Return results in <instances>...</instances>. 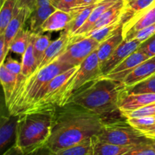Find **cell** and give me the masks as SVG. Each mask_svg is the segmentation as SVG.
I'll use <instances>...</instances> for the list:
<instances>
[{
    "label": "cell",
    "mask_w": 155,
    "mask_h": 155,
    "mask_svg": "<svg viewBox=\"0 0 155 155\" xmlns=\"http://www.w3.org/2000/svg\"><path fill=\"white\" fill-rule=\"evenodd\" d=\"M98 2H100V1H102V0H97Z\"/></svg>",
    "instance_id": "obj_45"
},
{
    "label": "cell",
    "mask_w": 155,
    "mask_h": 155,
    "mask_svg": "<svg viewBox=\"0 0 155 155\" xmlns=\"http://www.w3.org/2000/svg\"><path fill=\"white\" fill-rule=\"evenodd\" d=\"M125 89L124 83L99 77L80 88L67 103L98 115L104 124L124 120L127 119L120 120L124 117L119 109V101Z\"/></svg>",
    "instance_id": "obj_2"
},
{
    "label": "cell",
    "mask_w": 155,
    "mask_h": 155,
    "mask_svg": "<svg viewBox=\"0 0 155 155\" xmlns=\"http://www.w3.org/2000/svg\"><path fill=\"white\" fill-rule=\"evenodd\" d=\"M138 50L145 53L149 58L155 56V34L144 41L138 48Z\"/></svg>",
    "instance_id": "obj_36"
},
{
    "label": "cell",
    "mask_w": 155,
    "mask_h": 155,
    "mask_svg": "<svg viewBox=\"0 0 155 155\" xmlns=\"http://www.w3.org/2000/svg\"><path fill=\"white\" fill-rule=\"evenodd\" d=\"M30 15H31V11L30 9L25 7L19 8L17 5L15 15L8 24L3 34L5 43L6 54H8V53L9 52L11 42H12L15 36L18 34L20 30L23 28L25 21L30 18Z\"/></svg>",
    "instance_id": "obj_13"
},
{
    "label": "cell",
    "mask_w": 155,
    "mask_h": 155,
    "mask_svg": "<svg viewBox=\"0 0 155 155\" xmlns=\"http://www.w3.org/2000/svg\"><path fill=\"white\" fill-rule=\"evenodd\" d=\"M145 135L146 137L149 138V139H153V140H155V133H145Z\"/></svg>",
    "instance_id": "obj_43"
},
{
    "label": "cell",
    "mask_w": 155,
    "mask_h": 155,
    "mask_svg": "<svg viewBox=\"0 0 155 155\" xmlns=\"http://www.w3.org/2000/svg\"><path fill=\"white\" fill-rule=\"evenodd\" d=\"M99 45V42L91 36L72 37L66 48L56 59L71 67L80 66Z\"/></svg>",
    "instance_id": "obj_8"
},
{
    "label": "cell",
    "mask_w": 155,
    "mask_h": 155,
    "mask_svg": "<svg viewBox=\"0 0 155 155\" xmlns=\"http://www.w3.org/2000/svg\"><path fill=\"white\" fill-rule=\"evenodd\" d=\"M127 5L126 0H118L114 5L109 8L96 21V22L93 24L89 32L95 30L96 29L100 28V27H104L108 24H112L116 21H120L121 15H122L123 12ZM88 32V33H89ZM84 36V35H83Z\"/></svg>",
    "instance_id": "obj_19"
},
{
    "label": "cell",
    "mask_w": 155,
    "mask_h": 155,
    "mask_svg": "<svg viewBox=\"0 0 155 155\" xmlns=\"http://www.w3.org/2000/svg\"><path fill=\"white\" fill-rule=\"evenodd\" d=\"M51 3L58 10L70 12L73 8L77 6V0H51Z\"/></svg>",
    "instance_id": "obj_37"
},
{
    "label": "cell",
    "mask_w": 155,
    "mask_h": 155,
    "mask_svg": "<svg viewBox=\"0 0 155 155\" xmlns=\"http://www.w3.org/2000/svg\"><path fill=\"white\" fill-rule=\"evenodd\" d=\"M96 4L97 3L89 5L76 6L70 11L69 13L71 15V20L66 29L69 32L71 37L87 21Z\"/></svg>",
    "instance_id": "obj_18"
},
{
    "label": "cell",
    "mask_w": 155,
    "mask_h": 155,
    "mask_svg": "<svg viewBox=\"0 0 155 155\" xmlns=\"http://www.w3.org/2000/svg\"><path fill=\"white\" fill-rule=\"evenodd\" d=\"M55 7L52 5L36 7L32 12L30 18V30L33 33H42V27L47 18L55 11Z\"/></svg>",
    "instance_id": "obj_23"
},
{
    "label": "cell",
    "mask_w": 155,
    "mask_h": 155,
    "mask_svg": "<svg viewBox=\"0 0 155 155\" xmlns=\"http://www.w3.org/2000/svg\"><path fill=\"white\" fill-rule=\"evenodd\" d=\"M120 24H122L120 21H116V22H114L107 26H104V27H100V28L96 29V30L89 32V33H87L86 34H85L84 36H78V37L91 36V37L93 38L95 40H96L97 42H98L99 43H101L103 41H104L105 39H107L109 36H111Z\"/></svg>",
    "instance_id": "obj_31"
},
{
    "label": "cell",
    "mask_w": 155,
    "mask_h": 155,
    "mask_svg": "<svg viewBox=\"0 0 155 155\" xmlns=\"http://www.w3.org/2000/svg\"><path fill=\"white\" fill-rule=\"evenodd\" d=\"M142 43L136 39H124L101 67V76L106 75L110 72L124 59L136 51Z\"/></svg>",
    "instance_id": "obj_9"
},
{
    "label": "cell",
    "mask_w": 155,
    "mask_h": 155,
    "mask_svg": "<svg viewBox=\"0 0 155 155\" xmlns=\"http://www.w3.org/2000/svg\"><path fill=\"white\" fill-rule=\"evenodd\" d=\"M133 1H134V0H126V2H127V5H129L130 3L133 2Z\"/></svg>",
    "instance_id": "obj_44"
},
{
    "label": "cell",
    "mask_w": 155,
    "mask_h": 155,
    "mask_svg": "<svg viewBox=\"0 0 155 155\" xmlns=\"http://www.w3.org/2000/svg\"><path fill=\"white\" fill-rule=\"evenodd\" d=\"M125 92L127 94L147 93V92L155 93V74L149 78L135 86L126 87Z\"/></svg>",
    "instance_id": "obj_32"
},
{
    "label": "cell",
    "mask_w": 155,
    "mask_h": 155,
    "mask_svg": "<svg viewBox=\"0 0 155 155\" xmlns=\"http://www.w3.org/2000/svg\"><path fill=\"white\" fill-rule=\"evenodd\" d=\"M98 2L97 0H77V6L80 5H89Z\"/></svg>",
    "instance_id": "obj_41"
},
{
    "label": "cell",
    "mask_w": 155,
    "mask_h": 155,
    "mask_svg": "<svg viewBox=\"0 0 155 155\" xmlns=\"http://www.w3.org/2000/svg\"><path fill=\"white\" fill-rule=\"evenodd\" d=\"M96 136L103 142L123 146H136L153 140L130 125L126 120L104 124Z\"/></svg>",
    "instance_id": "obj_5"
},
{
    "label": "cell",
    "mask_w": 155,
    "mask_h": 155,
    "mask_svg": "<svg viewBox=\"0 0 155 155\" xmlns=\"http://www.w3.org/2000/svg\"><path fill=\"white\" fill-rule=\"evenodd\" d=\"M121 113L126 119L145 116H155V102L144 106L139 109H136V110L124 111Z\"/></svg>",
    "instance_id": "obj_34"
},
{
    "label": "cell",
    "mask_w": 155,
    "mask_h": 155,
    "mask_svg": "<svg viewBox=\"0 0 155 155\" xmlns=\"http://www.w3.org/2000/svg\"><path fill=\"white\" fill-rule=\"evenodd\" d=\"M104 122L98 115L72 103L56 108L51 134L44 149L56 155L85 139L99 134Z\"/></svg>",
    "instance_id": "obj_1"
},
{
    "label": "cell",
    "mask_w": 155,
    "mask_h": 155,
    "mask_svg": "<svg viewBox=\"0 0 155 155\" xmlns=\"http://www.w3.org/2000/svg\"><path fill=\"white\" fill-rule=\"evenodd\" d=\"M56 108L45 106L19 114L16 141L8 153L15 150L17 154H30L44 149L51 134Z\"/></svg>",
    "instance_id": "obj_3"
},
{
    "label": "cell",
    "mask_w": 155,
    "mask_h": 155,
    "mask_svg": "<svg viewBox=\"0 0 155 155\" xmlns=\"http://www.w3.org/2000/svg\"><path fill=\"white\" fill-rule=\"evenodd\" d=\"M100 76L101 67L96 49L91 53L79 66V69L74 74L72 81L67 89L63 105L68 102V99L80 88Z\"/></svg>",
    "instance_id": "obj_7"
},
{
    "label": "cell",
    "mask_w": 155,
    "mask_h": 155,
    "mask_svg": "<svg viewBox=\"0 0 155 155\" xmlns=\"http://www.w3.org/2000/svg\"><path fill=\"white\" fill-rule=\"evenodd\" d=\"M73 68L55 59L47 66L36 70L17 92L8 105L9 114L19 115L33 108L50 81L61 73Z\"/></svg>",
    "instance_id": "obj_4"
},
{
    "label": "cell",
    "mask_w": 155,
    "mask_h": 155,
    "mask_svg": "<svg viewBox=\"0 0 155 155\" xmlns=\"http://www.w3.org/2000/svg\"><path fill=\"white\" fill-rule=\"evenodd\" d=\"M155 74V56L148 58L134 68L124 80L126 87L135 86Z\"/></svg>",
    "instance_id": "obj_16"
},
{
    "label": "cell",
    "mask_w": 155,
    "mask_h": 155,
    "mask_svg": "<svg viewBox=\"0 0 155 155\" xmlns=\"http://www.w3.org/2000/svg\"><path fill=\"white\" fill-rule=\"evenodd\" d=\"M118 0H102V1L98 2L92 10V13L89 15L87 21L85 22L81 27V28L79 29L77 33L72 36V37H78V36H82L87 33L91 29V27L93 26V24L96 22L97 20L109 8L111 7L113 5L117 2Z\"/></svg>",
    "instance_id": "obj_21"
},
{
    "label": "cell",
    "mask_w": 155,
    "mask_h": 155,
    "mask_svg": "<svg viewBox=\"0 0 155 155\" xmlns=\"http://www.w3.org/2000/svg\"><path fill=\"white\" fill-rule=\"evenodd\" d=\"M127 122L130 125L137 129L138 130H142L151 127L155 124V116H145L139 117L127 118Z\"/></svg>",
    "instance_id": "obj_33"
},
{
    "label": "cell",
    "mask_w": 155,
    "mask_h": 155,
    "mask_svg": "<svg viewBox=\"0 0 155 155\" xmlns=\"http://www.w3.org/2000/svg\"><path fill=\"white\" fill-rule=\"evenodd\" d=\"M6 48L5 43V39L3 35H0V64L5 62L6 58Z\"/></svg>",
    "instance_id": "obj_39"
},
{
    "label": "cell",
    "mask_w": 155,
    "mask_h": 155,
    "mask_svg": "<svg viewBox=\"0 0 155 155\" xmlns=\"http://www.w3.org/2000/svg\"><path fill=\"white\" fill-rule=\"evenodd\" d=\"M155 0H134L133 2L127 5L121 15L120 21L124 25L135 15L151 5Z\"/></svg>",
    "instance_id": "obj_28"
},
{
    "label": "cell",
    "mask_w": 155,
    "mask_h": 155,
    "mask_svg": "<svg viewBox=\"0 0 155 155\" xmlns=\"http://www.w3.org/2000/svg\"><path fill=\"white\" fill-rule=\"evenodd\" d=\"M71 36L67 29L61 30L60 36L55 40L51 41L50 45L47 48L43 58H42V61H41L39 66L38 67L37 70L41 69L54 61L66 48L71 41Z\"/></svg>",
    "instance_id": "obj_15"
},
{
    "label": "cell",
    "mask_w": 155,
    "mask_h": 155,
    "mask_svg": "<svg viewBox=\"0 0 155 155\" xmlns=\"http://www.w3.org/2000/svg\"><path fill=\"white\" fill-rule=\"evenodd\" d=\"M154 23H155V1L123 25L124 39Z\"/></svg>",
    "instance_id": "obj_12"
},
{
    "label": "cell",
    "mask_w": 155,
    "mask_h": 155,
    "mask_svg": "<svg viewBox=\"0 0 155 155\" xmlns=\"http://www.w3.org/2000/svg\"><path fill=\"white\" fill-rule=\"evenodd\" d=\"M17 79L18 77L8 71L3 64H0V80L4 92L6 107L8 105L12 99V95L16 86Z\"/></svg>",
    "instance_id": "obj_25"
},
{
    "label": "cell",
    "mask_w": 155,
    "mask_h": 155,
    "mask_svg": "<svg viewBox=\"0 0 155 155\" xmlns=\"http://www.w3.org/2000/svg\"><path fill=\"white\" fill-rule=\"evenodd\" d=\"M148 58H149V57L147 54L137 49L129 55L127 58L124 59L110 72L101 77L123 83L124 79L134 70L135 68Z\"/></svg>",
    "instance_id": "obj_11"
},
{
    "label": "cell",
    "mask_w": 155,
    "mask_h": 155,
    "mask_svg": "<svg viewBox=\"0 0 155 155\" xmlns=\"http://www.w3.org/2000/svg\"><path fill=\"white\" fill-rule=\"evenodd\" d=\"M35 2H36V0H18L17 5L19 8H27L31 11L32 13L35 8Z\"/></svg>",
    "instance_id": "obj_40"
},
{
    "label": "cell",
    "mask_w": 155,
    "mask_h": 155,
    "mask_svg": "<svg viewBox=\"0 0 155 155\" xmlns=\"http://www.w3.org/2000/svg\"><path fill=\"white\" fill-rule=\"evenodd\" d=\"M3 64L8 71H10L12 74H14L17 77L21 74L22 64L18 61L12 59L11 57L6 58Z\"/></svg>",
    "instance_id": "obj_38"
},
{
    "label": "cell",
    "mask_w": 155,
    "mask_h": 155,
    "mask_svg": "<svg viewBox=\"0 0 155 155\" xmlns=\"http://www.w3.org/2000/svg\"><path fill=\"white\" fill-rule=\"evenodd\" d=\"M18 0H2L0 12V35L4 34L8 24L15 15Z\"/></svg>",
    "instance_id": "obj_27"
},
{
    "label": "cell",
    "mask_w": 155,
    "mask_h": 155,
    "mask_svg": "<svg viewBox=\"0 0 155 155\" xmlns=\"http://www.w3.org/2000/svg\"><path fill=\"white\" fill-rule=\"evenodd\" d=\"M36 35V33H33L32 32L28 46H27V50L25 51L24 54L22 55V61H21V64H22L21 75L24 76L27 79L32 74H33L38 68L37 63H36V59L34 55V51H33V42H34Z\"/></svg>",
    "instance_id": "obj_24"
},
{
    "label": "cell",
    "mask_w": 155,
    "mask_h": 155,
    "mask_svg": "<svg viewBox=\"0 0 155 155\" xmlns=\"http://www.w3.org/2000/svg\"><path fill=\"white\" fill-rule=\"evenodd\" d=\"M51 42V34L42 35V33H36L33 42V51L38 67L40 64L45 51Z\"/></svg>",
    "instance_id": "obj_30"
},
{
    "label": "cell",
    "mask_w": 155,
    "mask_h": 155,
    "mask_svg": "<svg viewBox=\"0 0 155 155\" xmlns=\"http://www.w3.org/2000/svg\"><path fill=\"white\" fill-rule=\"evenodd\" d=\"M155 102V93L127 94L125 91L119 101V109L121 112L130 111Z\"/></svg>",
    "instance_id": "obj_14"
},
{
    "label": "cell",
    "mask_w": 155,
    "mask_h": 155,
    "mask_svg": "<svg viewBox=\"0 0 155 155\" xmlns=\"http://www.w3.org/2000/svg\"><path fill=\"white\" fill-rule=\"evenodd\" d=\"M78 69L79 66L73 67L53 78L45 88L39 101L31 109L45 106L61 107L67 89Z\"/></svg>",
    "instance_id": "obj_6"
},
{
    "label": "cell",
    "mask_w": 155,
    "mask_h": 155,
    "mask_svg": "<svg viewBox=\"0 0 155 155\" xmlns=\"http://www.w3.org/2000/svg\"><path fill=\"white\" fill-rule=\"evenodd\" d=\"M71 20V15L69 12L57 9L45 21L42 27V33L64 30L67 28Z\"/></svg>",
    "instance_id": "obj_22"
},
{
    "label": "cell",
    "mask_w": 155,
    "mask_h": 155,
    "mask_svg": "<svg viewBox=\"0 0 155 155\" xmlns=\"http://www.w3.org/2000/svg\"><path fill=\"white\" fill-rule=\"evenodd\" d=\"M56 155H94L92 137L61 150Z\"/></svg>",
    "instance_id": "obj_29"
},
{
    "label": "cell",
    "mask_w": 155,
    "mask_h": 155,
    "mask_svg": "<svg viewBox=\"0 0 155 155\" xmlns=\"http://www.w3.org/2000/svg\"><path fill=\"white\" fill-rule=\"evenodd\" d=\"M94 155H124L128 153L135 146H123L101 141L97 136L92 137Z\"/></svg>",
    "instance_id": "obj_20"
},
{
    "label": "cell",
    "mask_w": 155,
    "mask_h": 155,
    "mask_svg": "<svg viewBox=\"0 0 155 155\" xmlns=\"http://www.w3.org/2000/svg\"><path fill=\"white\" fill-rule=\"evenodd\" d=\"M124 40V33H123V24L118 27L114 33L109 36L107 39L100 43L99 46L97 48L98 60H99L100 67L108 59L112 53L116 50L120 44Z\"/></svg>",
    "instance_id": "obj_17"
},
{
    "label": "cell",
    "mask_w": 155,
    "mask_h": 155,
    "mask_svg": "<svg viewBox=\"0 0 155 155\" xmlns=\"http://www.w3.org/2000/svg\"><path fill=\"white\" fill-rule=\"evenodd\" d=\"M19 115H2L0 125V150L2 154H7L12 149V143L16 141Z\"/></svg>",
    "instance_id": "obj_10"
},
{
    "label": "cell",
    "mask_w": 155,
    "mask_h": 155,
    "mask_svg": "<svg viewBox=\"0 0 155 155\" xmlns=\"http://www.w3.org/2000/svg\"><path fill=\"white\" fill-rule=\"evenodd\" d=\"M154 34H155V23L142 29V30H139V31L136 32V33H134L133 35L129 36L126 39H136L140 41V42H143L144 41L147 40L148 38H150Z\"/></svg>",
    "instance_id": "obj_35"
},
{
    "label": "cell",
    "mask_w": 155,
    "mask_h": 155,
    "mask_svg": "<svg viewBox=\"0 0 155 155\" xmlns=\"http://www.w3.org/2000/svg\"><path fill=\"white\" fill-rule=\"evenodd\" d=\"M140 132H142L143 134H145V133H155V124L154 125H152L151 127H148V128L145 129V130H140Z\"/></svg>",
    "instance_id": "obj_42"
},
{
    "label": "cell",
    "mask_w": 155,
    "mask_h": 155,
    "mask_svg": "<svg viewBox=\"0 0 155 155\" xmlns=\"http://www.w3.org/2000/svg\"><path fill=\"white\" fill-rule=\"evenodd\" d=\"M31 34L30 30H24V27L21 28L11 42L9 51L23 55L28 46Z\"/></svg>",
    "instance_id": "obj_26"
}]
</instances>
